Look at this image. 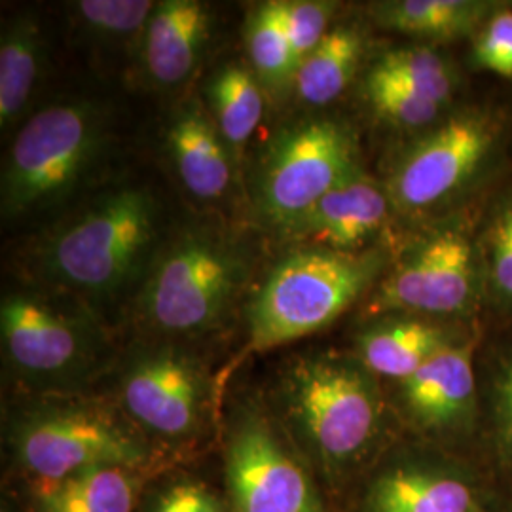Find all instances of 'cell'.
Returning <instances> with one entry per match:
<instances>
[{
	"instance_id": "obj_1",
	"label": "cell",
	"mask_w": 512,
	"mask_h": 512,
	"mask_svg": "<svg viewBox=\"0 0 512 512\" xmlns=\"http://www.w3.org/2000/svg\"><path fill=\"white\" fill-rule=\"evenodd\" d=\"M387 256L304 247L283 256L247 306L249 349L266 351L327 329L384 274Z\"/></svg>"
},
{
	"instance_id": "obj_7",
	"label": "cell",
	"mask_w": 512,
	"mask_h": 512,
	"mask_svg": "<svg viewBox=\"0 0 512 512\" xmlns=\"http://www.w3.org/2000/svg\"><path fill=\"white\" fill-rule=\"evenodd\" d=\"M16 450L38 482H55L97 467H135L147 458L141 439L107 408L48 404L25 414Z\"/></svg>"
},
{
	"instance_id": "obj_5",
	"label": "cell",
	"mask_w": 512,
	"mask_h": 512,
	"mask_svg": "<svg viewBox=\"0 0 512 512\" xmlns=\"http://www.w3.org/2000/svg\"><path fill=\"white\" fill-rule=\"evenodd\" d=\"M245 277L247 260L234 243L203 230L186 232L154 264L141 313L162 334H203L222 323Z\"/></svg>"
},
{
	"instance_id": "obj_10",
	"label": "cell",
	"mask_w": 512,
	"mask_h": 512,
	"mask_svg": "<svg viewBox=\"0 0 512 512\" xmlns=\"http://www.w3.org/2000/svg\"><path fill=\"white\" fill-rule=\"evenodd\" d=\"M226 471L232 512H321L310 476L255 410L234 423Z\"/></svg>"
},
{
	"instance_id": "obj_6",
	"label": "cell",
	"mask_w": 512,
	"mask_h": 512,
	"mask_svg": "<svg viewBox=\"0 0 512 512\" xmlns=\"http://www.w3.org/2000/svg\"><path fill=\"white\" fill-rule=\"evenodd\" d=\"M363 173L359 148L344 124L306 120L275 135L256 167L255 207L268 226L289 232L330 190Z\"/></svg>"
},
{
	"instance_id": "obj_24",
	"label": "cell",
	"mask_w": 512,
	"mask_h": 512,
	"mask_svg": "<svg viewBox=\"0 0 512 512\" xmlns=\"http://www.w3.org/2000/svg\"><path fill=\"white\" fill-rule=\"evenodd\" d=\"M245 46L258 82L272 93L294 88L296 63L289 35L283 23L279 0L262 2L245 23Z\"/></svg>"
},
{
	"instance_id": "obj_29",
	"label": "cell",
	"mask_w": 512,
	"mask_h": 512,
	"mask_svg": "<svg viewBox=\"0 0 512 512\" xmlns=\"http://www.w3.org/2000/svg\"><path fill=\"white\" fill-rule=\"evenodd\" d=\"M473 59L478 69L512 78V8L495 10L476 33Z\"/></svg>"
},
{
	"instance_id": "obj_19",
	"label": "cell",
	"mask_w": 512,
	"mask_h": 512,
	"mask_svg": "<svg viewBox=\"0 0 512 512\" xmlns=\"http://www.w3.org/2000/svg\"><path fill=\"white\" fill-rule=\"evenodd\" d=\"M495 10L497 4L484 0H387L370 6L378 25L429 40L473 35Z\"/></svg>"
},
{
	"instance_id": "obj_11",
	"label": "cell",
	"mask_w": 512,
	"mask_h": 512,
	"mask_svg": "<svg viewBox=\"0 0 512 512\" xmlns=\"http://www.w3.org/2000/svg\"><path fill=\"white\" fill-rule=\"evenodd\" d=\"M0 330L6 355L19 374L48 382L90 365L97 340L84 317L38 293L6 294Z\"/></svg>"
},
{
	"instance_id": "obj_31",
	"label": "cell",
	"mask_w": 512,
	"mask_h": 512,
	"mask_svg": "<svg viewBox=\"0 0 512 512\" xmlns=\"http://www.w3.org/2000/svg\"><path fill=\"white\" fill-rule=\"evenodd\" d=\"M152 512H222V505L200 482H181L162 495Z\"/></svg>"
},
{
	"instance_id": "obj_14",
	"label": "cell",
	"mask_w": 512,
	"mask_h": 512,
	"mask_svg": "<svg viewBox=\"0 0 512 512\" xmlns=\"http://www.w3.org/2000/svg\"><path fill=\"white\" fill-rule=\"evenodd\" d=\"M389 205L387 190L359 173L323 196L294 222L287 236L306 239L315 247L357 251L384 226Z\"/></svg>"
},
{
	"instance_id": "obj_17",
	"label": "cell",
	"mask_w": 512,
	"mask_h": 512,
	"mask_svg": "<svg viewBox=\"0 0 512 512\" xmlns=\"http://www.w3.org/2000/svg\"><path fill=\"white\" fill-rule=\"evenodd\" d=\"M459 342L454 330L418 315L384 317L359 334V361L374 374L399 384L431 357Z\"/></svg>"
},
{
	"instance_id": "obj_8",
	"label": "cell",
	"mask_w": 512,
	"mask_h": 512,
	"mask_svg": "<svg viewBox=\"0 0 512 512\" xmlns=\"http://www.w3.org/2000/svg\"><path fill=\"white\" fill-rule=\"evenodd\" d=\"M478 302V268L465 228L444 226L414 241L372 296L374 311L463 317Z\"/></svg>"
},
{
	"instance_id": "obj_13",
	"label": "cell",
	"mask_w": 512,
	"mask_h": 512,
	"mask_svg": "<svg viewBox=\"0 0 512 512\" xmlns=\"http://www.w3.org/2000/svg\"><path fill=\"white\" fill-rule=\"evenodd\" d=\"M475 340L439 351L401 382V404L421 429L444 431L471 418L475 408Z\"/></svg>"
},
{
	"instance_id": "obj_30",
	"label": "cell",
	"mask_w": 512,
	"mask_h": 512,
	"mask_svg": "<svg viewBox=\"0 0 512 512\" xmlns=\"http://www.w3.org/2000/svg\"><path fill=\"white\" fill-rule=\"evenodd\" d=\"M488 281L499 300L512 304V200L505 203L488 230Z\"/></svg>"
},
{
	"instance_id": "obj_22",
	"label": "cell",
	"mask_w": 512,
	"mask_h": 512,
	"mask_svg": "<svg viewBox=\"0 0 512 512\" xmlns=\"http://www.w3.org/2000/svg\"><path fill=\"white\" fill-rule=\"evenodd\" d=\"M42 54L37 19L19 14L4 25L0 38V128H10L29 105Z\"/></svg>"
},
{
	"instance_id": "obj_15",
	"label": "cell",
	"mask_w": 512,
	"mask_h": 512,
	"mask_svg": "<svg viewBox=\"0 0 512 512\" xmlns=\"http://www.w3.org/2000/svg\"><path fill=\"white\" fill-rule=\"evenodd\" d=\"M211 33V10L200 0H165L143 31V63L148 76L165 88L183 84L194 73Z\"/></svg>"
},
{
	"instance_id": "obj_2",
	"label": "cell",
	"mask_w": 512,
	"mask_h": 512,
	"mask_svg": "<svg viewBox=\"0 0 512 512\" xmlns=\"http://www.w3.org/2000/svg\"><path fill=\"white\" fill-rule=\"evenodd\" d=\"M279 403L294 435L329 469L363 458L382 429V395L359 359H296L281 376Z\"/></svg>"
},
{
	"instance_id": "obj_27",
	"label": "cell",
	"mask_w": 512,
	"mask_h": 512,
	"mask_svg": "<svg viewBox=\"0 0 512 512\" xmlns=\"http://www.w3.org/2000/svg\"><path fill=\"white\" fill-rule=\"evenodd\" d=\"M76 14L86 27L105 37L124 38L145 31L156 2L148 0H80Z\"/></svg>"
},
{
	"instance_id": "obj_9",
	"label": "cell",
	"mask_w": 512,
	"mask_h": 512,
	"mask_svg": "<svg viewBox=\"0 0 512 512\" xmlns=\"http://www.w3.org/2000/svg\"><path fill=\"white\" fill-rule=\"evenodd\" d=\"M495 124L480 112H461L425 133L391 171L387 196L403 213L439 207L465 188L494 147Z\"/></svg>"
},
{
	"instance_id": "obj_32",
	"label": "cell",
	"mask_w": 512,
	"mask_h": 512,
	"mask_svg": "<svg viewBox=\"0 0 512 512\" xmlns=\"http://www.w3.org/2000/svg\"><path fill=\"white\" fill-rule=\"evenodd\" d=\"M497 414L503 437L512 448V359L503 366L497 380Z\"/></svg>"
},
{
	"instance_id": "obj_28",
	"label": "cell",
	"mask_w": 512,
	"mask_h": 512,
	"mask_svg": "<svg viewBox=\"0 0 512 512\" xmlns=\"http://www.w3.org/2000/svg\"><path fill=\"white\" fill-rule=\"evenodd\" d=\"M279 8L298 71L300 63L327 37L336 4L325 0H279Z\"/></svg>"
},
{
	"instance_id": "obj_20",
	"label": "cell",
	"mask_w": 512,
	"mask_h": 512,
	"mask_svg": "<svg viewBox=\"0 0 512 512\" xmlns=\"http://www.w3.org/2000/svg\"><path fill=\"white\" fill-rule=\"evenodd\" d=\"M42 512H133L137 478L131 467H97L78 475L38 482Z\"/></svg>"
},
{
	"instance_id": "obj_12",
	"label": "cell",
	"mask_w": 512,
	"mask_h": 512,
	"mask_svg": "<svg viewBox=\"0 0 512 512\" xmlns=\"http://www.w3.org/2000/svg\"><path fill=\"white\" fill-rule=\"evenodd\" d=\"M120 395L131 420L148 433L184 439L202 421L207 384L190 355L181 349L154 348L129 363Z\"/></svg>"
},
{
	"instance_id": "obj_3",
	"label": "cell",
	"mask_w": 512,
	"mask_h": 512,
	"mask_svg": "<svg viewBox=\"0 0 512 512\" xmlns=\"http://www.w3.org/2000/svg\"><path fill=\"white\" fill-rule=\"evenodd\" d=\"M156 238V203L145 188H120L59 228L40 249V272L61 289L107 298L141 272Z\"/></svg>"
},
{
	"instance_id": "obj_4",
	"label": "cell",
	"mask_w": 512,
	"mask_h": 512,
	"mask_svg": "<svg viewBox=\"0 0 512 512\" xmlns=\"http://www.w3.org/2000/svg\"><path fill=\"white\" fill-rule=\"evenodd\" d=\"M105 141L103 114L90 103L40 110L19 129L2 171V219L38 213L67 198Z\"/></svg>"
},
{
	"instance_id": "obj_21",
	"label": "cell",
	"mask_w": 512,
	"mask_h": 512,
	"mask_svg": "<svg viewBox=\"0 0 512 512\" xmlns=\"http://www.w3.org/2000/svg\"><path fill=\"white\" fill-rule=\"evenodd\" d=\"M363 55L359 29L340 25L327 33L319 46L298 67L294 90L308 107H327L336 101L353 78Z\"/></svg>"
},
{
	"instance_id": "obj_18",
	"label": "cell",
	"mask_w": 512,
	"mask_h": 512,
	"mask_svg": "<svg viewBox=\"0 0 512 512\" xmlns=\"http://www.w3.org/2000/svg\"><path fill=\"white\" fill-rule=\"evenodd\" d=\"M368 512H480L469 484L458 476L399 467L380 476L366 497Z\"/></svg>"
},
{
	"instance_id": "obj_26",
	"label": "cell",
	"mask_w": 512,
	"mask_h": 512,
	"mask_svg": "<svg viewBox=\"0 0 512 512\" xmlns=\"http://www.w3.org/2000/svg\"><path fill=\"white\" fill-rule=\"evenodd\" d=\"M366 99L387 122L401 128H423L433 124L442 105L393 80L385 74L370 71L366 76Z\"/></svg>"
},
{
	"instance_id": "obj_23",
	"label": "cell",
	"mask_w": 512,
	"mask_h": 512,
	"mask_svg": "<svg viewBox=\"0 0 512 512\" xmlns=\"http://www.w3.org/2000/svg\"><path fill=\"white\" fill-rule=\"evenodd\" d=\"M207 97L226 145L243 147L264 116V93L255 73L241 63H228L213 74Z\"/></svg>"
},
{
	"instance_id": "obj_25",
	"label": "cell",
	"mask_w": 512,
	"mask_h": 512,
	"mask_svg": "<svg viewBox=\"0 0 512 512\" xmlns=\"http://www.w3.org/2000/svg\"><path fill=\"white\" fill-rule=\"evenodd\" d=\"M370 71L399 80L442 107L452 99L458 86L450 63L435 48L423 44L387 50Z\"/></svg>"
},
{
	"instance_id": "obj_16",
	"label": "cell",
	"mask_w": 512,
	"mask_h": 512,
	"mask_svg": "<svg viewBox=\"0 0 512 512\" xmlns=\"http://www.w3.org/2000/svg\"><path fill=\"white\" fill-rule=\"evenodd\" d=\"M165 147L184 188L198 200H219L232 181L230 150L213 118L186 105L167 126Z\"/></svg>"
}]
</instances>
